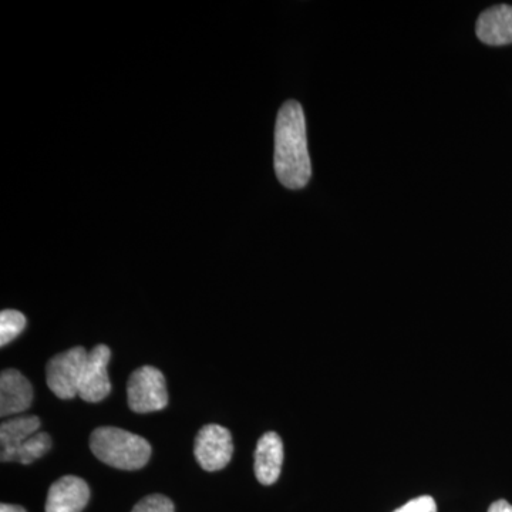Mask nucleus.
<instances>
[{
    "instance_id": "obj_7",
    "label": "nucleus",
    "mask_w": 512,
    "mask_h": 512,
    "mask_svg": "<svg viewBox=\"0 0 512 512\" xmlns=\"http://www.w3.org/2000/svg\"><path fill=\"white\" fill-rule=\"evenodd\" d=\"M89 485L83 478L66 476L49 488L46 512H82L89 503Z\"/></svg>"
},
{
    "instance_id": "obj_13",
    "label": "nucleus",
    "mask_w": 512,
    "mask_h": 512,
    "mask_svg": "<svg viewBox=\"0 0 512 512\" xmlns=\"http://www.w3.org/2000/svg\"><path fill=\"white\" fill-rule=\"evenodd\" d=\"M26 328V318L22 312L6 309L0 313V345L6 346L18 338Z\"/></svg>"
},
{
    "instance_id": "obj_17",
    "label": "nucleus",
    "mask_w": 512,
    "mask_h": 512,
    "mask_svg": "<svg viewBox=\"0 0 512 512\" xmlns=\"http://www.w3.org/2000/svg\"><path fill=\"white\" fill-rule=\"evenodd\" d=\"M0 512H26V510L20 505L2 504L0 505Z\"/></svg>"
},
{
    "instance_id": "obj_16",
    "label": "nucleus",
    "mask_w": 512,
    "mask_h": 512,
    "mask_svg": "<svg viewBox=\"0 0 512 512\" xmlns=\"http://www.w3.org/2000/svg\"><path fill=\"white\" fill-rule=\"evenodd\" d=\"M488 512H512V505L504 500L495 501Z\"/></svg>"
},
{
    "instance_id": "obj_12",
    "label": "nucleus",
    "mask_w": 512,
    "mask_h": 512,
    "mask_svg": "<svg viewBox=\"0 0 512 512\" xmlns=\"http://www.w3.org/2000/svg\"><path fill=\"white\" fill-rule=\"evenodd\" d=\"M52 447V439L47 433H36L16 450L15 461L20 464H32L37 458L45 456Z\"/></svg>"
},
{
    "instance_id": "obj_10",
    "label": "nucleus",
    "mask_w": 512,
    "mask_h": 512,
    "mask_svg": "<svg viewBox=\"0 0 512 512\" xmlns=\"http://www.w3.org/2000/svg\"><path fill=\"white\" fill-rule=\"evenodd\" d=\"M477 36L488 46L512 43V6L498 5L485 10L477 20Z\"/></svg>"
},
{
    "instance_id": "obj_5",
    "label": "nucleus",
    "mask_w": 512,
    "mask_h": 512,
    "mask_svg": "<svg viewBox=\"0 0 512 512\" xmlns=\"http://www.w3.org/2000/svg\"><path fill=\"white\" fill-rule=\"evenodd\" d=\"M195 457L205 471H220L228 466L234 454V444L228 429L218 424L202 427L195 439Z\"/></svg>"
},
{
    "instance_id": "obj_3",
    "label": "nucleus",
    "mask_w": 512,
    "mask_h": 512,
    "mask_svg": "<svg viewBox=\"0 0 512 512\" xmlns=\"http://www.w3.org/2000/svg\"><path fill=\"white\" fill-rule=\"evenodd\" d=\"M127 396L133 412L146 414L165 409L168 394L163 373L157 367H140L128 379Z\"/></svg>"
},
{
    "instance_id": "obj_2",
    "label": "nucleus",
    "mask_w": 512,
    "mask_h": 512,
    "mask_svg": "<svg viewBox=\"0 0 512 512\" xmlns=\"http://www.w3.org/2000/svg\"><path fill=\"white\" fill-rule=\"evenodd\" d=\"M90 448L100 461L119 470H140L151 457V446L146 439L119 427L94 430Z\"/></svg>"
},
{
    "instance_id": "obj_15",
    "label": "nucleus",
    "mask_w": 512,
    "mask_h": 512,
    "mask_svg": "<svg viewBox=\"0 0 512 512\" xmlns=\"http://www.w3.org/2000/svg\"><path fill=\"white\" fill-rule=\"evenodd\" d=\"M393 512H437V504L430 495L414 498Z\"/></svg>"
},
{
    "instance_id": "obj_9",
    "label": "nucleus",
    "mask_w": 512,
    "mask_h": 512,
    "mask_svg": "<svg viewBox=\"0 0 512 512\" xmlns=\"http://www.w3.org/2000/svg\"><path fill=\"white\" fill-rule=\"evenodd\" d=\"M284 443L274 431L265 433L256 444L255 476L262 485H272L281 476Z\"/></svg>"
},
{
    "instance_id": "obj_8",
    "label": "nucleus",
    "mask_w": 512,
    "mask_h": 512,
    "mask_svg": "<svg viewBox=\"0 0 512 512\" xmlns=\"http://www.w3.org/2000/svg\"><path fill=\"white\" fill-rule=\"evenodd\" d=\"M32 384L19 370H3L0 375V416H18L32 404Z\"/></svg>"
},
{
    "instance_id": "obj_14",
    "label": "nucleus",
    "mask_w": 512,
    "mask_h": 512,
    "mask_svg": "<svg viewBox=\"0 0 512 512\" xmlns=\"http://www.w3.org/2000/svg\"><path fill=\"white\" fill-rule=\"evenodd\" d=\"M131 512H175L173 501L164 495L154 494L143 498Z\"/></svg>"
},
{
    "instance_id": "obj_11",
    "label": "nucleus",
    "mask_w": 512,
    "mask_h": 512,
    "mask_svg": "<svg viewBox=\"0 0 512 512\" xmlns=\"http://www.w3.org/2000/svg\"><path fill=\"white\" fill-rule=\"evenodd\" d=\"M40 419L37 416H20L6 420L0 426V443H2V461L9 463L15 461L16 450L29 437L37 433Z\"/></svg>"
},
{
    "instance_id": "obj_4",
    "label": "nucleus",
    "mask_w": 512,
    "mask_h": 512,
    "mask_svg": "<svg viewBox=\"0 0 512 512\" xmlns=\"http://www.w3.org/2000/svg\"><path fill=\"white\" fill-rule=\"evenodd\" d=\"M89 352L82 346L66 350L47 363V386L59 399L79 396L80 382Z\"/></svg>"
},
{
    "instance_id": "obj_6",
    "label": "nucleus",
    "mask_w": 512,
    "mask_h": 512,
    "mask_svg": "<svg viewBox=\"0 0 512 512\" xmlns=\"http://www.w3.org/2000/svg\"><path fill=\"white\" fill-rule=\"evenodd\" d=\"M111 352L106 345H97L90 350L84 365L79 397L87 403H99L111 392L109 367Z\"/></svg>"
},
{
    "instance_id": "obj_1",
    "label": "nucleus",
    "mask_w": 512,
    "mask_h": 512,
    "mask_svg": "<svg viewBox=\"0 0 512 512\" xmlns=\"http://www.w3.org/2000/svg\"><path fill=\"white\" fill-rule=\"evenodd\" d=\"M274 164L279 183L289 190H301L311 180L305 114L298 101H286L279 110L275 126Z\"/></svg>"
}]
</instances>
